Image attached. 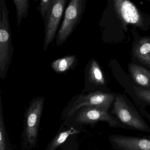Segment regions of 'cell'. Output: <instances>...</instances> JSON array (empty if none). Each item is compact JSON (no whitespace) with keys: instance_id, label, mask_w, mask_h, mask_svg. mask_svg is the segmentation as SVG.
<instances>
[{"instance_id":"cell-1","label":"cell","mask_w":150,"mask_h":150,"mask_svg":"<svg viewBox=\"0 0 150 150\" xmlns=\"http://www.w3.org/2000/svg\"><path fill=\"white\" fill-rule=\"evenodd\" d=\"M110 114L125 129L150 132V127L144 118L133 103L125 96L120 94L115 95Z\"/></svg>"},{"instance_id":"cell-2","label":"cell","mask_w":150,"mask_h":150,"mask_svg":"<svg viewBox=\"0 0 150 150\" xmlns=\"http://www.w3.org/2000/svg\"><path fill=\"white\" fill-rule=\"evenodd\" d=\"M9 10L4 0L0 1V78L6 79L14 48L9 23Z\"/></svg>"},{"instance_id":"cell-3","label":"cell","mask_w":150,"mask_h":150,"mask_svg":"<svg viewBox=\"0 0 150 150\" xmlns=\"http://www.w3.org/2000/svg\"><path fill=\"white\" fill-rule=\"evenodd\" d=\"M86 0H71L65 12L63 22L56 36V45L61 46L74 32L81 22Z\"/></svg>"},{"instance_id":"cell-4","label":"cell","mask_w":150,"mask_h":150,"mask_svg":"<svg viewBox=\"0 0 150 150\" xmlns=\"http://www.w3.org/2000/svg\"><path fill=\"white\" fill-rule=\"evenodd\" d=\"M115 97L114 94L102 90L78 95L68 112L67 116H71L78 110L86 106H94L102 111L108 112Z\"/></svg>"},{"instance_id":"cell-5","label":"cell","mask_w":150,"mask_h":150,"mask_svg":"<svg viewBox=\"0 0 150 150\" xmlns=\"http://www.w3.org/2000/svg\"><path fill=\"white\" fill-rule=\"evenodd\" d=\"M67 2V0H52L47 19L44 23V51L46 50L57 36V31Z\"/></svg>"},{"instance_id":"cell-6","label":"cell","mask_w":150,"mask_h":150,"mask_svg":"<svg viewBox=\"0 0 150 150\" xmlns=\"http://www.w3.org/2000/svg\"><path fill=\"white\" fill-rule=\"evenodd\" d=\"M113 6L117 16L125 30L129 24L139 28L143 27V16L132 2L127 0H115L113 1Z\"/></svg>"},{"instance_id":"cell-7","label":"cell","mask_w":150,"mask_h":150,"mask_svg":"<svg viewBox=\"0 0 150 150\" xmlns=\"http://www.w3.org/2000/svg\"><path fill=\"white\" fill-rule=\"evenodd\" d=\"M76 121L82 123L93 124L97 122H106L111 128L125 129L115 117L109 112L102 111L94 106L83 107L79 111Z\"/></svg>"},{"instance_id":"cell-8","label":"cell","mask_w":150,"mask_h":150,"mask_svg":"<svg viewBox=\"0 0 150 150\" xmlns=\"http://www.w3.org/2000/svg\"><path fill=\"white\" fill-rule=\"evenodd\" d=\"M44 104V98H35L30 103L26 119V133L29 143L36 142L41 114Z\"/></svg>"},{"instance_id":"cell-9","label":"cell","mask_w":150,"mask_h":150,"mask_svg":"<svg viewBox=\"0 0 150 150\" xmlns=\"http://www.w3.org/2000/svg\"><path fill=\"white\" fill-rule=\"evenodd\" d=\"M109 140L115 150H150V138L113 134Z\"/></svg>"},{"instance_id":"cell-10","label":"cell","mask_w":150,"mask_h":150,"mask_svg":"<svg viewBox=\"0 0 150 150\" xmlns=\"http://www.w3.org/2000/svg\"><path fill=\"white\" fill-rule=\"evenodd\" d=\"M84 90L97 91V88L105 85V80L98 62L92 59L87 64L84 70ZM90 92V93H91Z\"/></svg>"},{"instance_id":"cell-11","label":"cell","mask_w":150,"mask_h":150,"mask_svg":"<svg viewBox=\"0 0 150 150\" xmlns=\"http://www.w3.org/2000/svg\"><path fill=\"white\" fill-rule=\"evenodd\" d=\"M134 101L144 118L150 123V88L133 86Z\"/></svg>"},{"instance_id":"cell-12","label":"cell","mask_w":150,"mask_h":150,"mask_svg":"<svg viewBox=\"0 0 150 150\" xmlns=\"http://www.w3.org/2000/svg\"><path fill=\"white\" fill-rule=\"evenodd\" d=\"M129 71L133 81L139 87L150 88V71L144 67L130 64Z\"/></svg>"},{"instance_id":"cell-13","label":"cell","mask_w":150,"mask_h":150,"mask_svg":"<svg viewBox=\"0 0 150 150\" xmlns=\"http://www.w3.org/2000/svg\"><path fill=\"white\" fill-rule=\"evenodd\" d=\"M132 53L139 62L150 66V38L145 37L139 40L133 47Z\"/></svg>"},{"instance_id":"cell-14","label":"cell","mask_w":150,"mask_h":150,"mask_svg":"<svg viewBox=\"0 0 150 150\" xmlns=\"http://www.w3.org/2000/svg\"><path fill=\"white\" fill-rule=\"evenodd\" d=\"M78 64V59L75 55H67L52 63V70L57 73H64L70 70H74Z\"/></svg>"},{"instance_id":"cell-15","label":"cell","mask_w":150,"mask_h":150,"mask_svg":"<svg viewBox=\"0 0 150 150\" xmlns=\"http://www.w3.org/2000/svg\"><path fill=\"white\" fill-rule=\"evenodd\" d=\"M16 10V19L18 28H20L23 18L28 15L30 2L29 0H13Z\"/></svg>"},{"instance_id":"cell-16","label":"cell","mask_w":150,"mask_h":150,"mask_svg":"<svg viewBox=\"0 0 150 150\" xmlns=\"http://www.w3.org/2000/svg\"><path fill=\"white\" fill-rule=\"evenodd\" d=\"M79 131L71 127V129L59 133L52 140L51 144L50 146L49 150H55L59 146L62 144L66 140L68 137L70 135L79 133Z\"/></svg>"},{"instance_id":"cell-17","label":"cell","mask_w":150,"mask_h":150,"mask_svg":"<svg viewBox=\"0 0 150 150\" xmlns=\"http://www.w3.org/2000/svg\"><path fill=\"white\" fill-rule=\"evenodd\" d=\"M5 128L2 112V103L1 99V113H0V150H6Z\"/></svg>"},{"instance_id":"cell-18","label":"cell","mask_w":150,"mask_h":150,"mask_svg":"<svg viewBox=\"0 0 150 150\" xmlns=\"http://www.w3.org/2000/svg\"><path fill=\"white\" fill-rule=\"evenodd\" d=\"M52 0H41L40 1V6L38 7L39 11L41 13L42 19L44 23L45 22L48 13L50 11L52 3Z\"/></svg>"},{"instance_id":"cell-19","label":"cell","mask_w":150,"mask_h":150,"mask_svg":"<svg viewBox=\"0 0 150 150\" xmlns=\"http://www.w3.org/2000/svg\"><path fill=\"white\" fill-rule=\"evenodd\" d=\"M70 150V149H69V150Z\"/></svg>"}]
</instances>
